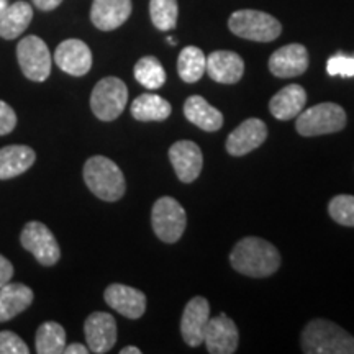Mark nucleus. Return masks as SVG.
<instances>
[{"label": "nucleus", "instance_id": "obj_1", "mask_svg": "<svg viewBox=\"0 0 354 354\" xmlns=\"http://www.w3.org/2000/svg\"><path fill=\"white\" fill-rule=\"evenodd\" d=\"M234 271L248 277H269L281 266L277 248L258 236L243 238L230 253Z\"/></svg>", "mask_w": 354, "mask_h": 354}, {"label": "nucleus", "instance_id": "obj_2", "mask_svg": "<svg viewBox=\"0 0 354 354\" xmlns=\"http://www.w3.org/2000/svg\"><path fill=\"white\" fill-rule=\"evenodd\" d=\"M300 344L307 354H354V336L323 318H315L305 326Z\"/></svg>", "mask_w": 354, "mask_h": 354}, {"label": "nucleus", "instance_id": "obj_3", "mask_svg": "<svg viewBox=\"0 0 354 354\" xmlns=\"http://www.w3.org/2000/svg\"><path fill=\"white\" fill-rule=\"evenodd\" d=\"M84 180L86 185L105 202H117L125 196V176L112 159L105 156H92L84 165Z\"/></svg>", "mask_w": 354, "mask_h": 354}, {"label": "nucleus", "instance_id": "obj_4", "mask_svg": "<svg viewBox=\"0 0 354 354\" xmlns=\"http://www.w3.org/2000/svg\"><path fill=\"white\" fill-rule=\"evenodd\" d=\"M346 127V112L342 105L323 102L297 115L295 128L302 136H320L342 131Z\"/></svg>", "mask_w": 354, "mask_h": 354}, {"label": "nucleus", "instance_id": "obj_5", "mask_svg": "<svg viewBox=\"0 0 354 354\" xmlns=\"http://www.w3.org/2000/svg\"><path fill=\"white\" fill-rule=\"evenodd\" d=\"M228 28L236 37L259 43L274 41L282 33V25L279 20L259 10H238L232 13Z\"/></svg>", "mask_w": 354, "mask_h": 354}, {"label": "nucleus", "instance_id": "obj_6", "mask_svg": "<svg viewBox=\"0 0 354 354\" xmlns=\"http://www.w3.org/2000/svg\"><path fill=\"white\" fill-rule=\"evenodd\" d=\"M128 102V88L118 77H104L91 94V109L99 120L113 122L120 117Z\"/></svg>", "mask_w": 354, "mask_h": 354}, {"label": "nucleus", "instance_id": "obj_7", "mask_svg": "<svg viewBox=\"0 0 354 354\" xmlns=\"http://www.w3.org/2000/svg\"><path fill=\"white\" fill-rule=\"evenodd\" d=\"M151 225L159 240L165 243H176L184 234L185 225H187V214L176 198L161 197L153 205Z\"/></svg>", "mask_w": 354, "mask_h": 354}, {"label": "nucleus", "instance_id": "obj_8", "mask_svg": "<svg viewBox=\"0 0 354 354\" xmlns=\"http://www.w3.org/2000/svg\"><path fill=\"white\" fill-rule=\"evenodd\" d=\"M17 57L21 73L33 82H43L51 73V53L41 38L30 35L17 46Z\"/></svg>", "mask_w": 354, "mask_h": 354}, {"label": "nucleus", "instance_id": "obj_9", "mask_svg": "<svg viewBox=\"0 0 354 354\" xmlns=\"http://www.w3.org/2000/svg\"><path fill=\"white\" fill-rule=\"evenodd\" d=\"M20 243L44 268H51L61 258V250L55 234L41 221H30V223H26L24 230H21Z\"/></svg>", "mask_w": 354, "mask_h": 354}, {"label": "nucleus", "instance_id": "obj_10", "mask_svg": "<svg viewBox=\"0 0 354 354\" xmlns=\"http://www.w3.org/2000/svg\"><path fill=\"white\" fill-rule=\"evenodd\" d=\"M88 351L104 354L117 343V322L107 312H94L84 323Z\"/></svg>", "mask_w": 354, "mask_h": 354}, {"label": "nucleus", "instance_id": "obj_11", "mask_svg": "<svg viewBox=\"0 0 354 354\" xmlns=\"http://www.w3.org/2000/svg\"><path fill=\"white\" fill-rule=\"evenodd\" d=\"M240 335L232 318L220 313L207 323L203 343L210 354H233L238 348Z\"/></svg>", "mask_w": 354, "mask_h": 354}, {"label": "nucleus", "instance_id": "obj_12", "mask_svg": "<svg viewBox=\"0 0 354 354\" xmlns=\"http://www.w3.org/2000/svg\"><path fill=\"white\" fill-rule=\"evenodd\" d=\"M171 165L180 183L190 184L201 176L203 166V156L201 148L189 140L176 141L169 148Z\"/></svg>", "mask_w": 354, "mask_h": 354}, {"label": "nucleus", "instance_id": "obj_13", "mask_svg": "<svg viewBox=\"0 0 354 354\" xmlns=\"http://www.w3.org/2000/svg\"><path fill=\"white\" fill-rule=\"evenodd\" d=\"M210 320L209 300L203 297L190 299L185 305L183 320H180V333L184 342L190 348H197L203 343L207 323Z\"/></svg>", "mask_w": 354, "mask_h": 354}, {"label": "nucleus", "instance_id": "obj_14", "mask_svg": "<svg viewBox=\"0 0 354 354\" xmlns=\"http://www.w3.org/2000/svg\"><path fill=\"white\" fill-rule=\"evenodd\" d=\"M308 69V51L304 44L292 43L279 48L269 57V71L276 77H297Z\"/></svg>", "mask_w": 354, "mask_h": 354}, {"label": "nucleus", "instance_id": "obj_15", "mask_svg": "<svg viewBox=\"0 0 354 354\" xmlns=\"http://www.w3.org/2000/svg\"><path fill=\"white\" fill-rule=\"evenodd\" d=\"M57 68L71 76H86L92 68V51L81 39H66L56 48Z\"/></svg>", "mask_w": 354, "mask_h": 354}, {"label": "nucleus", "instance_id": "obj_16", "mask_svg": "<svg viewBox=\"0 0 354 354\" xmlns=\"http://www.w3.org/2000/svg\"><path fill=\"white\" fill-rule=\"evenodd\" d=\"M268 138V127L259 118H248L230 133L227 138V151L232 156H245L254 151Z\"/></svg>", "mask_w": 354, "mask_h": 354}, {"label": "nucleus", "instance_id": "obj_17", "mask_svg": "<svg viewBox=\"0 0 354 354\" xmlns=\"http://www.w3.org/2000/svg\"><path fill=\"white\" fill-rule=\"evenodd\" d=\"M104 299L110 308L130 320H138L146 310V295L143 292L125 284L109 286L104 292Z\"/></svg>", "mask_w": 354, "mask_h": 354}, {"label": "nucleus", "instance_id": "obj_18", "mask_svg": "<svg viewBox=\"0 0 354 354\" xmlns=\"http://www.w3.org/2000/svg\"><path fill=\"white\" fill-rule=\"evenodd\" d=\"M131 10V0H94L91 20L102 32H112L130 19Z\"/></svg>", "mask_w": 354, "mask_h": 354}, {"label": "nucleus", "instance_id": "obj_19", "mask_svg": "<svg viewBox=\"0 0 354 354\" xmlns=\"http://www.w3.org/2000/svg\"><path fill=\"white\" fill-rule=\"evenodd\" d=\"M212 81L218 84H232L240 82V79L245 74V63L241 56L233 51H214L210 56H207V69Z\"/></svg>", "mask_w": 354, "mask_h": 354}, {"label": "nucleus", "instance_id": "obj_20", "mask_svg": "<svg viewBox=\"0 0 354 354\" xmlns=\"http://www.w3.org/2000/svg\"><path fill=\"white\" fill-rule=\"evenodd\" d=\"M307 102V92L299 84H290L277 92L269 102V110L272 117L277 120L287 122L292 118H297V115L302 112Z\"/></svg>", "mask_w": 354, "mask_h": 354}, {"label": "nucleus", "instance_id": "obj_21", "mask_svg": "<svg viewBox=\"0 0 354 354\" xmlns=\"http://www.w3.org/2000/svg\"><path fill=\"white\" fill-rule=\"evenodd\" d=\"M33 290L19 282H7L0 287V323L24 313L33 302Z\"/></svg>", "mask_w": 354, "mask_h": 354}, {"label": "nucleus", "instance_id": "obj_22", "mask_svg": "<svg viewBox=\"0 0 354 354\" xmlns=\"http://www.w3.org/2000/svg\"><path fill=\"white\" fill-rule=\"evenodd\" d=\"M37 154L30 146L10 145L0 148V180L13 179L35 165Z\"/></svg>", "mask_w": 354, "mask_h": 354}, {"label": "nucleus", "instance_id": "obj_23", "mask_svg": "<svg viewBox=\"0 0 354 354\" xmlns=\"http://www.w3.org/2000/svg\"><path fill=\"white\" fill-rule=\"evenodd\" d=\"M184 117L203 131H216L223 127V115L220 110L201 95H190L184 104Z\"/></svg>", "mask_w": 354, "mask_h": 354}, {"label": "nucleus", "instance_id": "obj_24", "mask_svg": "<svg viewBox=\"0 0 354 354\" xmlns=\"http://www.w3.org/2000/svg\"><path fill=\"white\" fill-rule=\"evenodd\" d=\"M33 19V8L26 2H15L7 6L0 13V37L15 39L28 28Z\"/></svg>", "mask_w": 354, "mask_h": 354}, {"label": "nucleus", "instance_id": "obj_25", "mask_svg": "<svg viewBox=\"0 0 354 354\" xmlns=\"http://www.w3.org/2000/svg\"><path fill=\"white\" fill-rule=\"evenodd\" d=\"M171 112L169 102L154 94H141L131 104V117L138 122H165Z\"/></svg>", "mask_w": 354, "mask_h": 354}, {"label": "nucleus", "instance_id": "obj_26", "mask_svg": "<svg viewBox=\"0 0 354 354\" xmlns=\"http://www.w3.org/2000/svg\"><path fill=\"white\" fill-rule=\"evenodd\" d=\"M207 69V56L197 46H187L180 51L177 59V73L184 82L194 84L201 81Z\"/></svg>", "mask_w": 354, "mask_h": 354}, {"label": "nucleus", "instance_id": "obj_27", "mask_svg": "<svg viewBox=\"0 0 354 354\" xmlns=\"http://www.w3.org/2000/svg\"><path fill=\"white\" fill-rule=\"evenodd\" d=\"M35 348L38 354H61L66 348V330L56 322H44L37 331Z\"/></svg>", "mask_w": 354, "mask_h": 354}, {"label": "nucleus", "instance_id": "obj_28", "mask_svg": "<svg viewBox=\"0 0 354 354\" xmlns=\"http://www.w3.org/2000/svg\"><path fill=\"white\" fill-rule=\"evenodd\" d=\"M133 73H135V79L141 86L151 88V91L162 87L166 82V71L154 56L141 57L138 63L135 64Z\"/></svg>", "mask_w": 354, "mask_h": 354}, {"label": "nucleus", "instance_id": "obj_29", "mask_svg": "<svg viewBox=\"0 0 354 354\" xmlns=\"http://www.w3.org/2000/svg\"><path fill=\"white\" fill-rule=\"evenodd\" d=\"M177 0H151L149 2V17L153 25L161 32H171L177 25Z\"/></svg>", "mask_w": 354, "mask_h": 354}, {"label": "nucleus", "instance_id": "obj_30", "mask_svg": "<svg viewBox=\"0 0 354 354\" xmlns=\"http://www.w3.org/2000/svg\"><path fill=\"white\" fill-rule=\"evenodd\" d=\"M328 214L336 223L354 227V196H336L328 203Z\"/></svg>", "mask_w": 354, "mask_h": 354}, {"label": "nucleus", "instance_id": "obj_31", "mask_svg": "<svg viewBox=\"0 0 354 354\" xmlns=\"http://www.w3.org/2000/svg\"><path fill=\"white\" fill-rule=\"evenodd\" d=\"M326 73L330 76L354 77V56H346L342 53L331 56L326 63Z\"/></svg>", "mask_w": 354, "mask_h": 354}, {"label": "nucleus", "instance_id": "obj_32", "mask_svg": "<svg viewBox=\"0 0 354 354\" xmlns=\"http://www.w3.org/2000/svg\"><path fill=\"white\" fill-rule=\"evenodd\" d=\"M26 343L13 331H0V354H28Z\"/></svg>", "mask_w": 354, "mask_h": 354}, {"label": "nucleus", "instance_id": "obj_33", "mask_svg": "<svg viewBox=\"0 0 354 354\" xmlns=\"http://www.w3.org/2000/svg\"><path fill=\"white\" fill-rule=\"evenodd\" d=\"M17 127V113L7 102L0 100V136L8 135Z\"/></svg>", "mask_w": 354, "mask_h": 354}, {"label": "nucleus", "instance_id": "obj_34", "mask_svg": "<svg viewBox=\"0 0 354 354\" xmlns=\"http://www.w3.org/2000/svg\"><path fill=\"white\" fill-rule=\"evenodd\" d=\"M13 272H15L13 264L6 258V256L0 254V287L6 286L7 282L12 281Z\"/></svg>", "mask_w": 354, "mask_h": 354}, {"label": "nucleus", "instance_id": "obj_35", "mask_svg": "<svg viewBox=\"0 0 354 354\" xmlns=\"http://www.w3.org/2000/svg\"><path fill=\"white\" fill-rule=\"evenodd\" d=\"M61 2H63V0H33L35 6H37L39 10H44V12L55 10L56 7L61 6Z\"/></svg>", "mask_w": 354, "mask_h": 354}, {"label": "nucleus", "instance_id": "obj_36", "mask_svg": "<svg viewBox=\"0 0 354 354\" xmlns=\"http://www.w3.org/2000/svg\"><path fill=\"white\" fill-rule=\"evenodd\" d=\"M64 354H87V353H91L88 351V348H86L84 346V344H81V343H73V344H66V348H64V351H63Z\"/></svg>", "mask_w": 354, "mask_h": 354}, {"label": "nucleus", "instance_id": "obj_37", "mask_svg": "<svg viewBox=\"0 0 354 354\" xmlns=\"http://www.w3.org/2000/svg\"><path fill=\"white\" fill-rule=\"evenodd\" d=\"M120 354H141V349H138L136 346H127L122 349Z\"/></svg>", "mask_w": 354, "mask_h": 354}, {"label": "nucleus", "instance_id": "obj_38", "mask_svg": "<svg viewBox=\"0 0 354 354\" xmlns=\"http://www.w3.org/2000/svg\"><path fill=\"white\" fill-rule=\"evenodd\" d=\"M8 6L7 0H0V13H2L3 10H6V7Z\"/></svg>", "mask_w": 354, "mask_h": 354}]
</instances>
